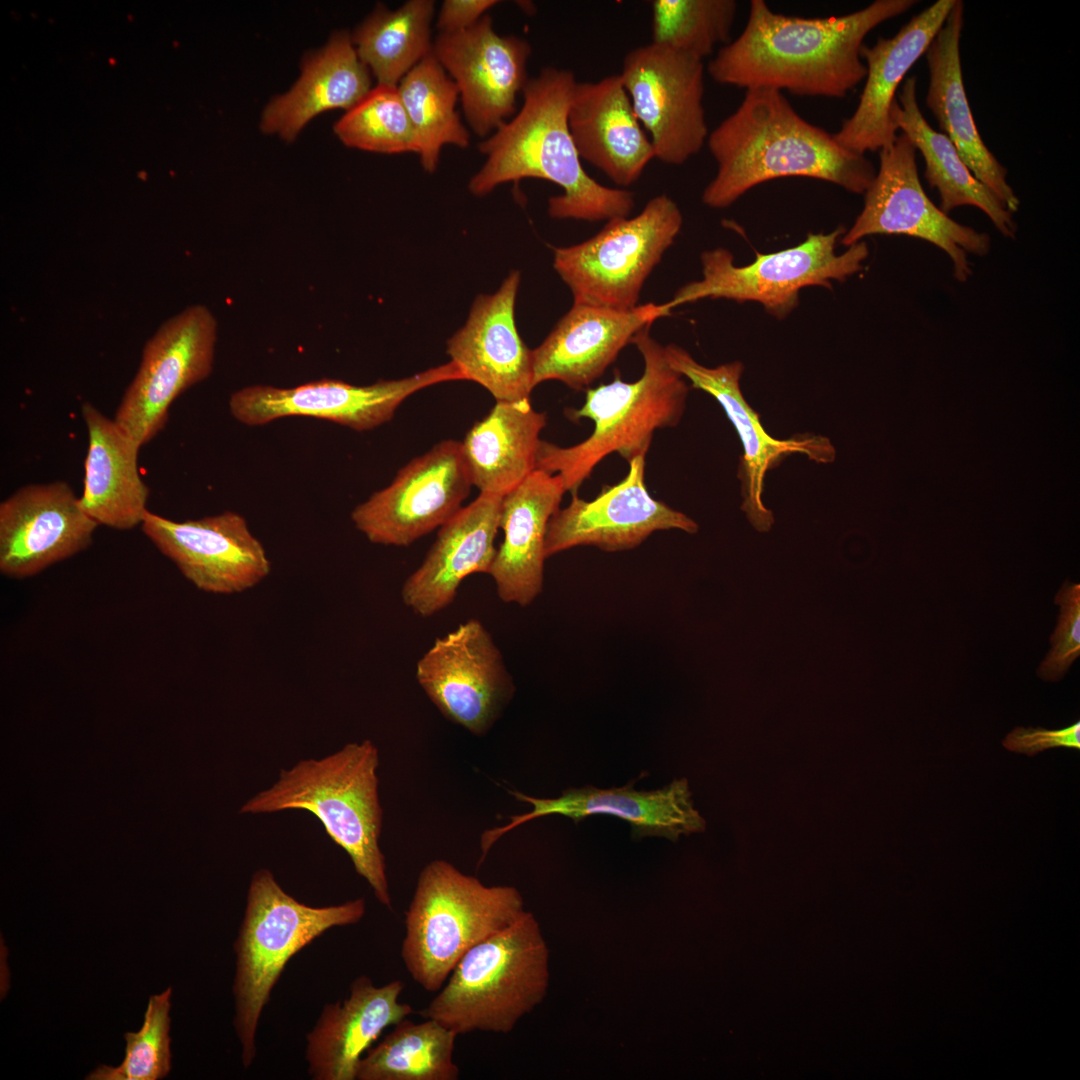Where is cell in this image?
Returning <instances> with one entry per match:
<instances>
[{"mask_svg":"<svg viewBox=\"0 0 1080 1080\" xmlns=\"http://www.w3.org/2000/svg\"><path fill=\"white\" fill-rule=\"evenodd\" d=\"M864 194L863 209L841 238L847 247L875 234L919 238L949 256L960 282L972 274L967 254L990 251L988 234L956 222L929 199L919 179L916 149L903 133L879 150V169Z\"/></svg>","mask_w":1080,"mask_h":1080,"instance_id":"11","label":"cell"},{"mask_svg":"<svg viewBox=\"0 0 1080 1080\" xmlns=\"http://www.w3.org/2000/svg\"><path fill=\"white\" fill-rule=\"evenodd\" d=\"M471 487L461 441L443 440L358 504L351 521L371 543L407 547L452 518Z\"/></svg>","mask_w":1080,"mask_h":1080,"instance_id":"15","label":"cell"},{"mask_svg":"<svg viewBox=\"0 0 1080 1080\" xmlns=\"http://www.w3.org/2000/svg\"><path fill=\"white\" fill-rule=\"evenodd\" d=\"M648 326L632 339L644 361L642 376L626 382L619 376L586 391L584 404L569 409L573 421L594 423L585 440L568 447L541 440L536 469L558 474L566 492L577 493L595 467L618 453L627 462L646 455L657 429L676 426L684 413L689 386L666 357L665 346L650 335Z\"/></svg>","mask_w":1080,"mask_h":1080,"instance_id":"5","label":"cell"},{"mask_svg":"<svg viewBox=\"0 0 1080 1080\" xmlns=\"http://www.w3.org/2000/svg\"><path fill=\"white\" fill-rule=\"evenodd\" d=\"M369 1048L357 1067V1080H457L453 1059L458 1036L434 1019L414 1023L408 1017L392 1026Z\"/></svg>","mask_w":1080,"mask_h":1080,"instance_id":"36","label":"cell"},{"mask_svg":"<svg viewBox=\"0 0 1080 1080\" xmlns=\"http://www.w3.org/2000/svg\"><path fill=\"white\" fill-rule=\"evenodd\" d=\"M655 158L682 165L707 141L703 60L650 43L629 51L620 73Z\"/></svg>","mask_w":1080,"mask_h":1080,"instance_id":"13","label":"cell"},{"mask_svg":"<svg viewBox=\"0 0 1080 1080\" xmlns=\"http://www.w3.org/2000/svg\"><path fill=\"white\" fill-rule=\"evenodd\" d=\"M524 912L515 887L488 886L444 859L432 860L419 873L405 911L404 966L424 990L438 992L468 950Z\"/></svg>","mask_w":1080,"mask_h":1080,"instance_id":"8","label":"cell"},{"mask_svg":"<svg viewBox=\"0 0 1080 1080\" xmlns=\"http://www.w3.org/2000/svg\"><path fill=\"white\" fill-rule=\"evenodd\" d=\"M457 380H465L464 372L450 360L409 377L369 385L327 378L290 388L256 384L232 393L229 410L247 426L298 416L328 420L362 432L390 421L401 403L419 390Z\"/></svg>","mask_w":1080,"mask_h":1080,"instance_id":"12","label":"cell"},{"mask_svg":"<svg viewBox=\"0 0 1080 1080\" xmlns=\"http://www.w3.org/2000/svg\"><path fill=\"white\" fill-rule=\"evenodd\" d=\"M397 87L417 138L421 166L433 173L444 145H469V131L456 110L458 87L432 53Z\"/></svg>","mask_w":1080,"mask_h":1080,"instance_id":"37","label":"cell"},{"mask_svg":"<svg viewBox=\"0 0 1080 1080\" xmlns=\"http://www.w3.org/2000/svg\"><path fill=\"white\" fill-rule=\"evenodd\" d=\"M415 676L447 720L476 736L493 727L515 692L500 649L475 618L435 639L418 659Z\"/></svg>","mask_w":1080,"mask_h":1080,"instance_id":"16","label":"cell"},{"mask_svg":"<svg viewBox=\"0 0 1080 1080\" xmlns=\"http://www.w3.org/2000/svg\"><path fill=\"white\" fill-rule=\"evenodd\" d=\"M432 54L457 85L475 134L487 136L515 113L517 95L529 79L527 40L498 34L486 14L463 31L439 33Z\"/></svg>","mask_w":1080,"mask_h":1080,"instance_id":"20","label":"cell"},{"mask_svg":"<svg viewBox=\"0 0 1080 1080\" xmlns=\"http://www.w3.org/2000/svg\"><path fill=\"white\" fill-rule=\"evenodd\" d=\"M682 224L676 202L666 194L655 196L636 216L608 220L582 243L555 248L554 269L573 304L631 309Z\"/></svg>","mask_w":1080,"mask_h":1080,"instance_id":"10","label":"cell"},{"mask_svg":"<svg viewBox=\"0 0 1080 1080\" xmlns=\"http://www.w3.org/2000/svg\"><path fill=\"white\" fill-rule=\"evenodd\" d=\"M140 526L160 553L203 592L242 593L271 572L263 544L237 512L174 521L147 510Z\"/></svg>","mask_w":1080,"mask_h":1080,"instance_id":"17","label":"cell"},{"mask_svg":"<svg viewBox=\"0 0 1080 1080\" xmlns=\"http://www.w3.org/2000/svg\"><path fill=\"white\" fill-rule=\"evenodd\" d=\"M645 458L640 455L629 461L627 475L591 501L572 494L570 504L558 509L548 523L546 558L578 546H595L605 552L631 550L656 531H698L693 519L650 495L645 485Z\"/></svg>","mask_w":1080,"mask_h":1080,"instance_id":"19","label":"cell"},{"mask_svg":"<svg viewBox=\"0 0 1080 1080\" xmlns=\"http://www.w3.org/2000/svg\"><path fill=\"white\" fill-rule=\"evenodd\" d=\"M520 280L514 270L495 293L479 295L465 325L447 341V353L465 380L483 386L496 401L530 399L536 387L532 350L515 323Z\"/></svg>","mask_w":1080,"mask_h":1080,"instance_id":"24","label":"cell"},{"mask_svg":"<svg viewBox=\"0 0 1080 1080\" xmlns=\"http://www.w3.org/2000/svg\"><path fill=\"white\" fill-rule=\"evenodd\" d=\"M549 950L535 916L515 922L468 950L419 1014L457 1035L509 1033L545 998Z\"/></svg>","mask_w":1080,"mask_h":1080,"instance_id":"7","label":"cell"},{"mask_svg":"<svg viewBox=\"0 0 1080 1080\" xmlns=\"http://www.w3.org/2000/svg\"><path fill=\"white\" fill-rule=\"evenodd\" d=\"M915 3L876 0L843 16L800 18L774 12L764 0H752L743 31L720 48L708 63V74L721 85L746 90L843 98L866 77L860 56L865 37Z\"/></svg>","mask_w":1080,"mask_h":1080,"instance_id":"1","label":"cell"},{"mask_svg":"<svg viewBox=\"0 0 1080 1080\" xmlns=\"http://www.w3.org/2000/svg\"><path fill=\"white\" fill-rule=\"evenodd\" d=\"M502 498L480 493L439 528L423 562L401 588L402 601L414 614L434 616L454 602L466 577L490 573Z\"/></svg>","mask_w":1080,"mask_h":1080,"instance_id":"26","label":"cell"},{"mask_svg":"<svg viewBox=\"0 0 1080 1080\" xmlns=\"http://www.w3.org/2000/svg\"><path fill=\"white\" fill-rule=\"evenodd\" d=\"M1059 606L1051 648L1037 669L1044 681H1060L1080 656V584L1066 581L1054 598Z\"/></svg>","mask_w":1080,"mask_h":1080,"instance_id":"41","label":"cell"},{"mask_svg":"<svg viewBox=\"0 0 1080 1080\" xmlns=\"http://www.w3.org/2000/svg\"><path fill=\"white\" fill-rule=\"evenodd\" d=\"M665 353L670 366L688 379L692 388L714 397L734 425L744 451L738 472L743 498L741 509L757 531L768 532L774 523V516L762 500L767 471L793 453L805 454L817 463H831L836 455L834 446L823 436L810 435L786 440L771 437L763 428L759 414L742 394L740 378L744 366L740 361L707 367L676 344L665 346Z\"/></svg>","mask_w":1080,"mask_h":1080,"instance_id":"18","label":"cell"},{"mask_svg":"<svg viewBox=\"0 0 1080 1080\" xmlns=\"http://www.w3.org/2000/svg\"><path fill=\"white\" fill-rule=\"evenodd\" d=\"M400 980L376 986L365 975L350 984L343 1001L327 1003L306 1035L305 1059L314 1080H355L363 1054L384 1029L413 1014L399 1001Z\"/></svg>","mask_w":1080,"mask_h":1080,"instance_id":"27","label":"cell"},{"mask_svg":"<svg viewBox=\"0 0 1080 1080\" xmlns=\"http://www.w3.org/2000/svg\"><path fill=\"white\" fill-rule=\"evenodd\" d=\"M568 126L580 159L619 186L636 182L655 158L620 74L575 85Z\"/></svg>","mask_w":1080,"mask_h":1080,"instance_id":"28","label":"cell"},{"mask_svg":"<svg viewBox=\"0 0 1080 1080\" xmlns=\"http://www.w3.org/2000/svg\"><path fill=\"white\" fill-rule=\"evenodd\" d=\"M98 526L67 482L25 485L0 503V571L35 576L90 547Z\"/></svg>","mask_w":1080,"mask_h":1080,"instance_id":"21","label":"cell"},{"mask_svg":"<svg viewBox=\"0 0 1080 1080\" xmlns=\"http://www.w3.org/2000/svg\"><path fill=\"white\" fill-rule=\"evenodd\" d=\"M434 10L431 0H410L393 11L380 4L355 30L351 38L356 52L378 84L398 86L432 53Z\"/></svg>","mask_w":1080,"mask_h":1080,"instance_id":"35","label":"cell"},{"mask_svg":"<svg viewBox=\"0 0 1080 1080\" xmlns=\"http://www.w3.org/2000/svg\"><path fill=\"white\" fill-rule=\"evenodd\" d=\"M519 801L532 806L528 813L512 816L503 827L485 831L480 839L483 862L491 847L507 832L542 816L559 814L575 823L593 815H609L626 821L632 837H662L676 842L681 835L701 832L705 821L693 807L686 779H674L668 785L650 791H637L633 785L608 789L584 786L569 788L557 798H535L511 792Z\"/></svg>","mask_w":1080,"mask_h":1080,"instance_id":"22","label":"cell"},{"mask_svg":"<svg viewBox=\"0 0 1080 1080\" xmlns=\"http://www.w3.org/2000/svg\"><path fill=\"white\" fill-rule=\"evenodd\" d=\"M172 988L149 998L143 1025L124 1034L125 1056L120 1065H100L87 1080H158L171 1070L170 1009Z\"/></svg>","mask_w":1080,"mask_h":1080,"instance_id":"40","label":"cell"},{"mask_svg":"<svg viewBox=\"0 0 1080 1080\" xmlns=\"http://www.w3.org/2000/svg\"><path fill=\"white\" fill-rule=\"evenodd\" d=\"M81 412L88 449L80 505L98 525L133 529L141 525L150 495L138 468L141 447L93 404L83 403Z\"/></svg>","mask_w":1080,"mask_h":1080,"instance_id":"31","label":"cell"},{"mask_svg":"<svg viewBox=\"0 0 1080 1080\" xmlns=\"http://www.w3.org/2000/svg\"><path fill=\"white\" fill-rule=\"evenodd\" d=\"M371 89L370 70L360 60L351 36L335 33L303 61L299 79L265 107L261 129L291 141L318 114L355 106Z\"/></svg>","mask_w":1080,"mask_h":1080,"instance_id":"32","label":"cell"},{"mask_svg":"<svg viewBox=\"0 0 1080 1080\" xmlns=\"http://www.w3.org/2000/svg\"><path fill=\"white\" fill-rule=\"evenodd\" d=\"M717 163L702 193L711 208H726L751 188L782 177H807L863 194L876 170L865 155L846 150L833 134L801 117L781 91L746 90L737 109L707 138Z\"/></svg>","mask_w":1080,"mask_h":1080,"instance_id":"2","label":"cell"},{"mask_svg":"<svg viewBox=\"0 0 1080 1080\" xmlns=\"http://www.w3.org/2000/svg\"><path fill=\"white\" fill-rule=\"evenodd\" d=\"M668 303L631 309L573 304L549 335L532 350L535 386L558 380L584 390L598 379L642 329L669 316Z\"/></svg>","mask_w":1080,"mask_h":1080,"instance_id":"23","label":"cell"},{"mask_svg":"<svg viewBox=\"0 0 1080 1080\" xmlns=\"http://www.w3.org/2000/svg\"><path fill=\"white\" fill-rule=\"evenodd\" d=\"M846 229L809 234L797 246L773 253H758L745 266H736L725 248L701 254L702 279L680 287L667 302L671 309L704 298L757 302L776 318H785L799 302V292L809 286L831 287L863 267L868 247L860 241L838 254L837 242Z\"/></svg>","mask_w":1080,"mask_h":1080,"instance_id":"9","label":"cell"},{"mask_svg":"<svg viewBox=\"0 0 1080 1080\" xmlns=\"http://www.w3.org/2000/svg\"><path fill=\"white\" fill-rule=\"evenodd\" d=\"M365 913L364 898L313 907L287 893L270 870L254 872L233 945V1025L245 1069L255 1060L261 1014L289 960L327 930L355 925Z\"/></svg>","mask_w":1080,"mask_h":1080,"instance_id":"6","label":"cell"},{"mask_svg":"<svg viewBox=\"0 0 1080 1080\" xmlns=\"http://www.w3.org/2000/svg\"><path fill=\"white\" fill-rule=\"evenodd\" d=\"M964 3L956 0L925 52L929 70L926 105L977 180L1011 213L1019 199L1007 182V170L984 144L976 127L962 76L960 39Z\"/></svg>","mask_w":1080,"mask_h":1080,"instance_id":"30","label":"cell"},{"mask_svg":"<svg viewBox=\"0 0 1080 1080\" xmlns=\"http://www.w3.org/2000/svg\"><path fill=\"white\" fill-rule=\"evenodd\" d=\"M892 121L913 143L925 161V178L940 195L944 213L961 206L983 211L996 229L1013 238L1017 231L1012 213L979 180L960 157L952 142L934 130L922 115L917 101V78L912 75L902 85L891 110Z\"/></svg>","mask_w":1080,"mask_h":1080,"instance_id":"34","label":"cell"},{"mask_svg":"<svg viewBox=\"0 0 1080 1080\" xmlns=\"http://www.w3.org/2000/svg\"><path fill=\"white\" fill-rule=\"evenodd\" d=\"M576 83L571 71L555 67L543 68L528 79L517 115L479 144L486 161L469 182L471 193L484 196L500 184L538 178L563 189L548 201L554 219L596 222L628 217L634 194L598 183L582 166L568 126Z\"/></svg>","mask_w":1080,"mask_h":1080,"instance_id":"3","label":"cell"},{"mask_svg":"<svg viewBox=\"0 0 1080 1080\" xmlns=\"http://www.w3.org/2000/svg\"><path fill=\"white\" fill-rule=\"evenodd\" d=\"M379 751L369 739L348 743L321 759H304L280 771L278 780L240 808L243 814L305 810L349 856L375 898L392 910L385 856L379 841Z\"/></svg>","mask_w":1080,"mask_h":1080,"instance_id":"4","label":"cell"},{"mask_svg":"<svg viewBox=\"0 0 1080 1080\" xmlns=\"http://www.w3.org/2000/svg\"><path fill=\"white\" fill-rule=\"evenodd\" d=\"M497 3L496 0H445L438 15L437 29L445 34L463 31L477 23Z\"/></svg>","mask_w":1080,"mask_h":1080,"instance_id":"43","label":"cell"},{"mask_svg":"<svg viewBox=\"0 0 1080 1080\" xmlns=\"http://www.w3.org/2000/svg\"><path fill=\"white\" fill-rule=\"evenodd\" d=\"M737 7L734 0H654L652 43L703 60L730 42Z\"/></svg>","mask_w":1080,"mask_h":1080,"instance_id":"38","label":"cell"},{"mask_svg":"<svg viewBox=\"0 0 1080 1080\" xmlns=\"http://www.w3.org/2000/svg\"><path fill=\"white\" fill-rule=\"evenodd\" d=\"M956 0H938L890 38H878L863 45L860 56L866 64V82L854 113L833 134L846 150L865 155L890 145L897 137L891 110L896 92L910 68L925 54L944 24Z\"/></svg>","mask_w":1080,"mask_h":1080,"instance_id":"25","label":"cell"},{"mask_svg":"<svg viewBox=\"0 0 1080 1080\" xmlns=\"http://www.w3.org/2000/svg\"><path fill=\"white\" fill-rule=\"evenodd\" d=\"M334 132L351 148L398 154L419 151L398 87L378 84L335 123Z\"/></svg>","mask_w":1080,"mask_h":1080,"instance_id":"39","label":"cell"},{"mask_svg":"<svg viewBox=\"0 0 1080 1080\" xmlns=\"http://www.w3.org/2000/svg\"><path fill=\"white\" fill-rule=\"evenodd\" d=\"M547 416L530 399L496 401L461 441L472 486L505 496L536 470L540 433Z\"/></svg>","mask_w":1080,"mask_h":1080,"instance_id":"33","label":"cell"},{"mask_svg":"<svg viewBox=\"0 0 1080 1080\" xmlns=\"http://www.w3.org/2000/svg\"><path fill=\"white\" fill-rule=\"evenodd\" d=\"M217 321L204 305L166 320L146 342L114 421L142 447L165 427L175 399L213 370Z\"/></svg>","mask_w":1080,"mask_h":1080,"instance_id":"14","label":"cell"},{"mask_svg":"<svg viewBox=\"0 0 1080 1080\" xmlns=\"http://www.w3.org/2000/svg\"><path fill=\"white\" fill-rule=\"evenodd\" d=\"M1011 752L1034 756L1052 748L1080 749V721L1061 729L1016 727L1002 740Z\"/></svg>","mask_w":1080,"mask_h":1080,"instance_id":"42","label":"cell"},{"mask_svg":"<svg viewBox=\"0 0 1080 1080\" xmlns=\"http://www.w3.org/2000/svg\"><path fill=\"white\" fill-rule=\"evenodd\" d=\"M565 493L558 474L536 469L503 496L504 539L489 573L502 602L526 607L542 593L547 526Z\"/></svg>","mask_w":1080,"mask_h":1080,"instance_id":"29","label":"cell"}]
</instances>
